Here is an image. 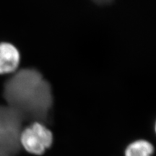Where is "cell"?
I'll return each instance as SVG.
<instances>
[{"label": "cell", "mask_w": 156, "mask_h": 156, "mask_svg": "<svg viewBox=\"0 0 156 156\" xmlns=\"http://www.w3.org/2000/svg\"><path fill=\"white\" fill-rule=\"evenodd\" d=\"M3 95L7 106L18 112L24 121L44 124L53 106L50 84L38 70L30 68L14 73L4 85Z\"/></svg>", "instance_id": "6da1fadb"}, {"label": "cell", "mask_w": 156, "mask_h": 156, "mask_svg": "<svg viewBox=\"0 0 156 156\" xmlns=\"http://www.w3.org/2000/svg\"><path fill=\"white\" fill-rule=\"evenodd\" d=\"M23 121L15 109L0 106V156H15L19 152Z\"/></svg>", "instance_id": "7a4b0ae2"}, {"label": "cell", "mask_w": 156, "mask_h": 156, "mask_svg": "<svg viewBox=\"0 0 156 156\" xmlns=\"http://www.w3.org/2000/svg\"><path fill=\"white\" fill-rule=\"evenodd\" d=\"M53 135L51 132L41 122H33L28 127L23 129L20 136V145L28 153L41 155L51 145Z\"/></svg>", "instance_id": "3957f363"}, {"label": "cell", "mask_w": 156, "mask_h": 156, "mask_svg": "<svg viewBox=\"0 0 156 156\" xmlns=\"http://www.w3.org/2000/svg\"><path fill=\"white\" fill-rule=\"evenodd\" d=\"M20 61V54L14 45L0 43V75L15 73Z\"/></svg>", "instance_id": "277c9868"}, {"label": "cell", "mask_w": 156, "mask_h": 156, "mask_svg": "<svg viewBox=\"0 0 156 156\" xmlns=\"http://www.w3.org/2000/svg\"><path fill=\"white\" fill-rule=\"evenodd\" d=\"M153 146L146 140H137L130 144L125 151V156H152Z\"/></svg>", "instance_id": "5b68a950"}, {"label": "cell", "mask_w": 156, "mask_h": 156, "mask_svg": "<svg viewBox=\"0 0 156 156\" xmlns=\"http://www.w3.org/2000/svg\"><path fill=\"white\" fill-rule=\"evenodd\" d=\"M93 2L99 5H108L114 0H92Z\"/></svg>", "instance_id": "8992f818"}]
</instances>
